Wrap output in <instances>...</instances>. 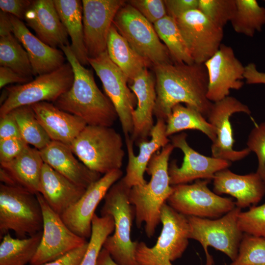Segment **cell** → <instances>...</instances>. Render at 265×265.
<instances>
[{"instance_id": "26", "label": "cell", "mask_w": 265, "mask_h": 265, "mask_svg": "<svg viewBox=\"0 0 265 265\" xmlns=\"http://www.w3.org/2000/svg\"><path fill=\"white\" fill-rule=\"evenodd\" d=\"M44 163L75 184L87 188L99 180L101 174L89 169L75 157L69 146L51 141L39 150Z\"/></svg>"}, {"instance_id": "10", "label": "cell", "mask_w": 265, "mask_h": 265, "mask_svg": "<svg viewBox=\"0 0 265 265\" xmlns=\"http://www.w3.org/2000/svg\"><path fill=\"white\" fill-rule=\"evenodd\" d=\"M113 24L130 46L153 66L173 62L153 25L129 3L118 10Z\"/></svg>"}, {"instance_id": "48", "label": "cell", "mask_w": 265, "mask_h": 265, "mask_svg": "<svg viewBox=\"0 0 265 265\" xmlns=\"http://www.w3.org/2000/svg\"><path fill=\"white\" fill-rule=\"evenodd\" d=\"M32 79L27 78L15 72L11 69L0 67V88L12 83L24 84L31 81Z\"/></svg>"}, {"instance_id": "12", "label": "cell", "mask_w": 265, "mask_h": 265, "mask_svg": "<svg viewBox=\"0 0 265 265\" xmlns=\"http://www.w3.org/2000/svg\"><path fill=\"white\" fill-rule=\"evenodd\" d=\"M88 60L115 109L125 137L131 136L133 129L132 113L137 101L128 85V78L110 59L107 51Z\"/></svg>"}, {"instance_id": "19", "label": "cell", "mask_w": 265, "mask_h": 265, "mask_svg": "<svg viewBox=\"0 0 265 265\" xmlns=\"http://www.w3.org/2000/svg\"><path fill=\"white\" fill-rule=\"evenodd\" d=\"M122 175L121 169L105 174L90 185L80 199L60 215L64 223L73 233L85 239L90 238L92 220L96 209Z\"/></svg>"}, {"instance_id": "39", "label": "cell", "mask_w": 265, "mask_h": 265, "mask_svg": "<svg viewBox=\"0 0 265 265\" xmlns=\"http://www.w3.org/2000/svg\"><path fill=\"white\" fill-rule=\"evenodd\" d=\"M236 8V0H199L198 9L212 23L223 28L233 19Z\"/></svg>"}, {"instance_id": "44", "label": "cell", "mask_w": 265, "mask_h": 265, "mask_svg": "<svg viewBox=\"0 0 265 265\" xmlns=\"http://www.w3.org/2000/svg\"><path fill=\"white\" fill-rule=\"evenodd\" d=\"M167 15L176 19L188 11L198 9L199 0H165Z\"/></svg>"}, {"instance_id": "36", "label": "cell", "mask_w": 265, "mask_h": 265, "mask_svg": "<svg viewBox=\"0 0 265 265\" xmlns=\"http://www.w3.org/2000/svg\"><path fill=\"white\" fill-rule=\"evenodd\" d=\"M0 65L32 79V67L27 52L12 33L0 37Z\"/></svg>"}, {"instance_id": "40", "label": "cell", "mask_w": 265, "mask_h": 265, "mask_svg": "<svg viewBox=\"0 0 265 265\" xmlns=\"http://www.w3.org/2000/svg\"><path fill=\"white\" fill-rule=\"evenodd\" d=\"M238 225L243 233L265 238V203L252 206L246 212H241Z\"/></svg>"}, {"instance_id": "7", "label": "cell", "mask_w": 265, "mask_h": 265, "mask_svg": "<svg viewBox=\"0 0 265 265\" xmlns=\"http://www.w3.org/2000/svg\"><path fill=\"white\" fill-rule=\"evenodd\" d=\"M43 216L35 194L24 189L0 185V236L10 230L18 238L42 231Z\"/></svg>"}, {"instance_id": "3", "label": "cell", "mask_w": 265, "mask_h": 265, "mask_svg": "<svg viewBox=\"0 0 265 265\" xmlns=\"http://www.w3.org/2000/svg\"><path fill=\"white\" fill-rule=\"evenodd\" d=\"M169 143L150 159L146 172L151 176L149 182L130 188L129 200L133 206L137 227L145 223L146 236L151 238L160 223V211L173 191L168 173L169 159L174 149Z\"/></svg>"}, {"instance_id": "43", "label": "cell", "mask_w": 265, "mask_h": 265, "mask_svg": "<svg viewBox=\"0 0 265 265\" xmlns=\"http://www.w3.org/2000/svg\"><path fill=\"white\" fill-rule=\"evenodd\" d=\"M29 145L21 137L0 140V163L9 161L16 158Z\"/></svg>"}, {"instance_id": "18", "label": "cell", "mask_w": 265, "mask_h": 265, "mask_svg": "<svg viewBox=\"0 0 265 265\" xmlns=\"http://www.w3.org/2000/svg\"><path fill=\"white\" fill-rule=\"evenodd\" d=\"M208 75L207 96L212 103L229 96L230 90L242 87L245 66L236 56L232 47L222 44L204 63Z\"/></svg>"}, {"instance_id": "15", "label": "cell", "mask_w": 265, "mask_h": 265, "mask_svg": "<svg viewBox=\"0 0 265 265\" xmlns=\"http://www.w3.org/2000/svg\"><path fill=\"white\" fill-rule=\"evenodd\" d=\"M124 0H83L82 23L84 43L88 58H93L107 49L110 29Z\"/></svg>"}, {"instance_id": "11", "label": "cell", "mask_w": 265, "mask_h": 265, "mask_svg": "<svg viewBox=\"0 0 265 265\" xmlns=\"http://www.w3.org/2000/svg\"><path fill=\"white\" fill-rule=\"evenodd\" d=\"M211 181L200 179L192 184L172 186L167 204L186 216L215 219L223 216L236 207L235 202L211 191Z\"/></svg>"}, {"instance_id": "28", "label": "cell", "mask_w": 265, "mask_h": 265, "mask_svg": "<svg viewBox=\"0 0 265 265\" xmlns=\"http://www.w3.org/2000/svg\"><path fill=\"white\" fill-rule=\"evenodd\" d=\"M44 162L40 151L29 145L18 156L6 162L0 163L13 181L14 187L32 193L39 192L40 178Z\"/></svg>"}, {"instance_id": "25", "label": "cell", "mask_w": 265, "mask_h": 265, "mask_svg": "<svg viewBox=\"0 0 265 265\" xmlns=\"http://www.w3.org/2000/svg\"><path fill=\"white\" fill-rule=\"evenodd\" d=\"M31 107L52 141L70 146L87 125L81 118L59 109L50 102L36 103Z\"/></svg>"}, {"instance_id": "29", "label": "cell", "mask_w": 265, "mask_h": 265, "mask_svg": "<svg viewBox=\"0 0 265 265\" xmlns=\"http://www.w3.org/2000/svg\"><path fill=\"white\" fill-rule=\"evenodd\" d=\"M61 21L71 40V49L83 66L88 65L84 43L82 1L53 0Z\"/></svg>"}, {"instance_id": "17", "label": "cell", "mask_w": 265, "mask_h": 265, "mask_svg": "<svg viewBox=\"0 0 265 265\" xmlns=\"http://www.w3.org/2000/svg\"><path fill=\"white\" fill-rule=\"evenodd\" d=\"M187 136L186 133L182 132L170 137V143L184 154L183 161L180 167L176 160L169 164L171 186L200 179L212 180L216 173L230 166V161L206 156L194 150L188 144Z\"/></svg>"}, {"instance_id": "38", "label": "cell", "mask_w": 265, "mask_h": 265, "mask_svg": "<svg viewBox=\"0 0 265 265\" xmlns=\"http://www.w3.org/2000/svg\"><path fill=\"white\" fill-rule=\"evenodd\" d=\"M230 265H265V238L243 233L238 255Z\"/></svg>"}, {"instance_id": "46", "label": "cell", "mask_w": 265, "mask_h": 265, "mask_svg": "<svg viewBox=\"0 0 265 265\" xmlns=\"http://www.w3.org/2000/svg\"><path fill=\"white\" fill-rule=\"evenodd\" d=\"M14 137L21 136L15 118L10 112L0 117V140Z\"/></svg>"}, {"instance_id": "42", "label": "cell", "mask_w": 265, "mask_h": 265, "mask_svg": "<svg viewBox=\"0 0 265 265\" xmlns=\"http://www.w3.org/2000/svg\"><path fill=\"white\" fill-rule=\"evenodd\" d=\"M127 1L153 25L167 15L164 0H131Z\"/></svg>"}, {"instance_id": "32", "label": "cell", "mask_w": 265, "mask_h": 265, "mask_svg": "<svg viewBox=\"0 0 265 265\" xmlns=\"http://www.w3.org/2000/svg\"><path fill=\"white\" fill-rule=\"evenodd\" d=\"M42 231L28 238H13L7 233L0 244V265H26L30 263L40 243Z\"/></svg>"}, {"instance_id": "14", "label": "cell", "mask_w": 265, "mask_h": 265, "mask_svg": "<svg viewBox=\"0 0 265 265\" xmlns=\"http://www.w3.org/2000/svg\"><path fill=\"white\" fill-rule=\"evenodd\" d=\"M176 20L194 62L204 64L218 50L223 28L199 10L188 11Z\"/></svg>"}, {"instance_id": "41", "label": "cell", "mask_w": 265, "mask_h": 265, "mask_svg": "<svg viewBox=\"0 0 265 265\" xmlns=\"http://www.w3.org/2000/svg\"><path fill=\"white\" fill-rule=\"evenodd\" d=\"M247 148L254 152L258 159L256 173L265 183V121L256 125L250 132L247 141Z\"/></svg>"}, {"instance_id": "47", "label": "cell", "mask_w": 265, "mask_h": 265, "mask_svg": "<svg viewBox=\"0 0 265 265\" xmlns=\"http://www.w3.org/2000/svg\"><path fill=\"white\" fill-rule=\"evenodd\" d=\"M88 242L61 257L42 265H80L87 249Z\"/></svg>"}, {"instance_id": "5", "label": "cell", "mask_w": 265, "mask_h": 265, "mask_svg": "<svg viewBox=\"0 0 265 265\" xmlns=\"http://www.w3.org/2000/svg\"><path fill=\"white\" fill-rule=\"evenodd\" d=\"M69 147L85 166L101 174L121 169L125 155L122 137L111 127L87 125Z\"/></svg>"}, {"instance_id": "31", "label": "cell", "mask_w": 265, "mask_h": 265, "mask_svg": "<svg viewBox=\"0 0 265 265\" xmlns=\"http://www.w3.org/2000/svg\"><path fill=\"white\" fill-rule=\"evenodd\" d=\"M166 134H173L186 130H198L212 142L216 138L214 127L197 109L182 104L176 105L166 121Z\"/></svg>"}, {"instance_id": "30", "label": "cell", "mask_w": 265, "mask_h": 265, "mask_svg": "<svg viewBox=\"0 0 265 265\" xmlns=\"http://www.w3.org/2000/svg\"><path fill=\"white\" fill-rule=\"evenodd\" d=\"M106 51L110 59L128 78L130 82L151 65L130 46L113 24L109 32Z\"/></svg>"}, {"instance_id": "13", "label": "cell", "mask_w": 265, "mask_h": 265, "mask_svg": "<svg viewBox=\"0 0 265 265\" xmlns=\"http://www.w3.org/2000/svg\"><path fill=\"white\" fill-rule=\"evenodd\" d=\"M43 212L42 236L30 265H42L53 261L87 241L73 233L60 215L54 212L40 193L36 194Z\"/></svg>"}, {"instance_id": "35", "label": "cell", "mask_w": 265, "mask_h": 265, "mask_svg": "<svg viewBox=\"0 0 265 265\" xmlns=\"http://www.w3.org/2000/svg\"><path fill=\"white\" fill-rule=\"evenodd\" d=\"M17 123L21 137L40 150L52 141L37 120L31 106L17 107L11 111Z\"/></svg>"}, {"instance_id": "52", "label": "cell", "mask_w": 265, "mask_h": 265, "mask_svg": "<svg viewBox=\"0 0 265 265\" xmlns=\"http://www.w3.org/2000/svg\"><path fill=\"white\" fill-rule=\"evenodd\" d=\"M264 1H265V0H264Z\"/></svg>"}, {"instance_id": "37", "label": "cell", "mask_w": 265, "mask_h": 265, "mask_svg": "<svg viewBox=\"0 0 265 265\" xmlns=\"http://www.w3.org/2000/svg\"><path fill=\"white\" fill-rule=\"evenodd\" d=\"M114 230V221L111 216L100 217L94 214L87 249L80 265H96L97 257L105 241Z\"/></svg>"}, {"instance_id": "27", "label": "cell", "mask_w": 265, "mask_h": 265, "mask_svg": "<svg viewBox=\"0 0 265 265\" xmlns=\"http://www.w3.org/2000/svg\"><path fill=\"white\" fill-rule=\"evenodd\" d=\"M86 189L44 163L39 193L56 213L61 215L80 199Z\"/></svg>"}, {"instance_id": "34", "label": "cell", "mask_w": 265, "mask_h": 265, "mask_svg": "<svg viewBox=\"0 0 265 265\" xmlns=\"http://www.w3.org/2000/svg\"><path fill=\"white\" fill-rule=\"evenodd\" d=\"M236 11L231 21L236 32L252 37L265 25V7L256 0H236Z\"/></svg>"}, {"instance_id": "23", "label": "cell", "mask_w": 265, "mask_h": 265, "mask_svg": "<svg viewBox=\"0 0 265 265\" xmlns=\"http://www.w3.org/2000/svg\"><path fill=\"white\" fill-rule=\"evenodd\" d=\"M24 20L36 36L47 45L54 48L69 45L68 34L53 0H33Z\"/></svg>"}, {"instance_id": "50", "label": "cell", "mask_w": 265, "mask_h": 265, "mask_svg": "<svg viewBox=\"0 0 265 265\" xmlns=\"http://www.w3.org/2000/svg\"><path fill=\"white\" fill-rule=\"evenodd\" d=\"M13 26L10 15L1 10L0 11V37L12 33Z\"/></svg>"}, {"instance_id": "21", "label": "cell", "mask_w": 265, "mask_h": 265, "mask_svg": "<svg viewBox=\"0 0 265 265\" xmlns=\"http://www.w3.org/2000/svg\"><path fill=\"white\" fill-rule=\"evenodd\" d=\"M137 104L132 113L133 129L131 137L137 143L147 140L155 125L153 115L156 101L155 78L144 69L129 85Z\"/></svg>"}, {"instance_id": "8", "label": "cell", "mask_w": 265, "mask_h": 265, "mask_svg": "<svg viewBox=\"0 0 265 265\" xmlns=\"http://www.w3.org/2000/svg\"><path fill=\"white\" fill-rule=\"evenodd\" d=\"M74 73L68 61L50 73L36 76L24 84L5 88V97L0 107V117L23 106L42 102L53 103L71 87Z\"/></svg>"}, {"instance_id": "22", "label": "cell", "mask_w": 265, "mask_h": 265, "mask_svg": "<svg viewBox=\"0 0 265 265\" xmlns=\"http://www.w3.org/2000/svg\"><path fill=\"white\" fill-rule=\"evenodd\" d=\"M212 180L213 192L231 195L241 209L255 206L265 195V183L256 172L238 175L226 168L216 173Z\"/></svg>"}, {"instance_id": "1", "label": "cell", "mask_w": 265, "mask_h": 265, "mask_svg": "<svg viewBox=\"0 0 265 265\" xmlns=\"http://www.w3.org/2000/svg\"><path fill=\"white\" fill-rule=\"evenodd\" d=\"M157 94L154 115L165 122L173 108L184 103L206 118L213 103L207 94L208 75L204 64L172 62L153 66Z\"/></svg>"}, {"instance_id": "51", "label": "cell", "mask_w": 265, "mask_h": 265, "mask_svg": "<svg viewBox=\"0 0 265 265\" xmlns=\"http://www.w3.org/2000/svg\"><path fill=\"white\" fill-rule=\"evenodd\" d=\"M96 265H120L111 257L109 253L102 248L97 259Z\"/></svg>"}, {"instance_id": "9", "label": "cell", "mask_w": 265, "mask_h": 265, "mask_svg": "<svg viewBox=\"0 0 265 265\" xmlns=\"http://www.w3.org/2000/svg\"><path fill=\"white\" fill-rule=\"evenodd\" d=\"M241 209L236 207L223 216L215 219L187 216L189 225V238L198 241L206 257V265H214L208 247L222 252L233 261L237 257L243 233L238 225Z\"/></svg>"}, {"instance_id": "24", "label": "cell", "mask_w": 265, "mask_h": 265, "mask_svg": "<svg viewBox=\"0 0 265 265\" xmlns=\"http://www.w3.org/2000/svg\"><path fill=\"white\" fill-rule=\"evenodd\" d=\"M10 18L12 33L27 52L33 75L37 76L50 73L65 63L66 57L61 50L42 42L29 30L22 20L11 15Z\"/></svg>"}, {"instance_id": "2", "label": "cell", "mask_w": 265, "mask_h": 265, "mask_svg": "<svg viewBox=\"0 0 265 265\" xmlns=\"http://www.w3.org/2000/svg\"><path fill=\"white\" fill-rule=\"evenodd\" d=\"M60 49L72 67L74 79L70 88L53 104L81 118L87 125L112 127L118 118L117 112L109 99L97 85L93 72L80 64L70 45Z\"/></svg>"}, {"instance_id": "45", "label": "cell", "mask_w": 265, "mask_h": 265, "mask_svg": "<svg viewBox=\"0 0 265 265\" xmlns=\"http://www.w3.org/2000/svg\"><path fill=\"white\" fill-rule=\"evenodd\" d=\"M30 0H0L1 11L23 20L25 14L32 3Z\"/></svg>"}, {"instance_id": "4", "label": "cell", "mask_w": 265, "mask_h": 265, "mask_svg": "<svg viewBox=\"0 0 265 265\" xmlns=\"http://www.w3.org/2000/svg\"><path fill=\"white\" fill-rule=\"evenodd\" d=\"M130 188L122 178L116 182L106 194L100 211L102 216H111L114 221V233L106 238L103 248L120 265H140L135 258L137 241L131 238L135 212L129 200Z\"/></svg>"}, {"instance_id": "33", "label": "cell", "mask_w": 265, "mask_h": 265, "mask_svg": "<svg viewBox=\"0 0 265 265\" xmlns=\"http://www.w3.org/2000/svg\"><path fill=\"white\" fill-rule=\"evenodd\" d=\"M153 26L159 39L167 47L174 62L194 63L175 19L166 15Z\"/></svg>"}, {"instance_id": "49", "label": "cell", "mask_w": 265, "mask_h": 265, "mask_svg": "<svg viewBox=\"0 0 265 265\" xmlns=\"http://www.w3.org/2000/svg\"><path fill=\"white\" fill-rule=\"evenodd\" d=\"M244 77L248 84H265V72L258 71L255 63H250L245 66Z\"/></svg>"}, {"instance_id": "6", "label": "cell", "mask_w": 265, "mask_h": 265, "mask_svg": "<svg viewBox=\"0 0 265 265\" xmlns=\"http://www.w3.org/2000/svg\"><path fill=\"white\" fill-rule=\"evenodd\" d=\"M162 230L156 244L148 247L137 241L135 258L140 265H173L188 245L189 225L187 216L177 212L167 203L160 211Z\"/></svg>"}, {"instance_id": "16", "label": "cell", "mask_w": 265, "mask_h": 265, "mask_svg": "<svg viewBox=\"0 0 265 265\" xmlns=\"http://www.w3.org/2000/svg\"><path fill=\"white\" fill-rule=\"evenodd\" d=\"M239 112L251 114L247 105L233 96L213 103L207 118L216 131L211 146L212 157L232 162L240 160L250 153L247 147L239 151L233 149L235 140L230 120L233 114Z\"/></svg>"}, {"instance_id": "20", "label": "cell", "mask_w": 265, "mask_h": 265, "mask_svg": "<svg viewBox=\"0 0 265 265\" xmlns=\"http://www.w3.org/2000/svg\"><path fill=\"white\" fill-rule=\"evenodd\" d=\"M166 127L164 120L157 119L150 133V140H141L135 144L139 147L138 154L136 156L133 151L134 142L131 136L125 137L128 160L126 174L122 179L128 187L147 183L144 173L150 159L157 151L170 142L166 134Z\"/></svg>"}]
</instances>
